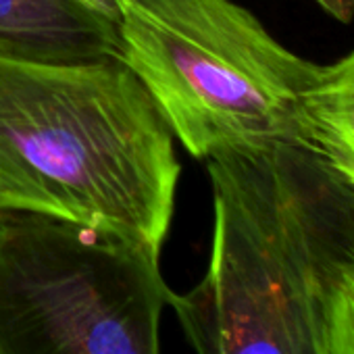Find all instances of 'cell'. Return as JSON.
Returning a JSON list of instances; mask_svg holds the SVG:
<instances>
[{
	"mask_svg": "<svg viewBox=\"0 0 354 354\" xmlns=\"http://www.w3.org/2000/svg\"><path fill=\"white\" fill-rule=\"evenodd\" d=\"M213 242L169 306L196 354H321V308L354 244V182L298 144L207 158Z\"/></svg>",
	"mask_w": 354,
	"mask_h": 354,
	"instance_id": "obj_1",
	"label": "cell"
},
{
	"mask_svg": "<svg viewBox=\"0 0 354 354\" xmlns=\"http://www.w3.org/2000/svg\"><path fill=\"white\" fill-rule=\"evenodd\" d=\"M321 354H354V244L337 263L325 290Z\"/></svg>",
	"mask_w": 354,
	"mask_h": 354,
	"instance_id": "obj_7",
	"label": "cell"
},
{
	"mask_svg": "<svg viewBox=\"0 0 354 354\" xmlns=\"http://www.w3.org/2000/svg\"><path fill=\"white\" fill-rule=\"evenodd\" d=\"M117 3H119V7H121L123 3H127V0H117Z\"/></svg>",
	"mask_w": 354,
	"mask_h": 354,
	"instance_id": "obj_10",
	"label": "cell"
},
{
	"mask_svg": "<svg viewBox=\"0 0 354 354\" xmlns=\"http://www.w3.org/2000/svg\"><path fill=\"white\" fill-rule=\"evenodd\" d=\"M313 3L339 24H350L354 19V0H313Z\"/></svg>",
	"mask_w": 354,
	"mask_h": 354,
	"instance_id": "obj_8",
	"label": "cell"
},
{
	"mask_svg": "<svg viewBox=\"0 0 354 354\" xmlns=\"http://www.w3.org/2000/svg\"><path fill=\"white\" fill-rule=\"evenodd\" d=\"M304 148L354 182V50L319 73L304 94Z\"/></svg>",
	"mask_w": 354,
	"mask_h": 354,
	"instance_id": "obj_6",
	"label": "cell"
},
{
	"mask_svg": "<svg viewBox=\"0 0 354 354\" xmlns=\"http://www.w3.org/2000/svg\"><path fill=\"white\" fill-rule=\"evenodd\" d=\"M121 59L194 158L265 144L304 148V94L319 67L234 0H129Z\"/></svg>",
	"mask_w": 354,
	"mask_h": 354,
	"instance_id": "obj_3",
	"label": "cell"
},
{
	"mask_svg": "<svg viewBox=\"0 0 354 354\" xmlns=\"http://www.w3.org/2000/svg\"><path fill=\"white\" fill-rule=\"evenodd\" d=\"M158 252L71 221L0 217V354H160Z\"/></svg>",
	"mask_w": 354,
	"mask_h": 354,
	"instance_id": "obj_4",
	"label": "cell"
},
{
	"mask_svg": "<svg viewBox=\"0 0 354 354\" xmlns=\"http://www.w3.org/2000/svg\"><path fill=\"white\" fill-rule=\"evenodd\" d=\"M154 98L121 57L0 53V213H36L160 252L180 160Z\"/></svg>",
	"mask_w": 354,
	"mask_h": 354,
	"instance_id": "obj_2",
	"label": "cell"
},
{
	"mask_svg": "<svg viewBox=\"0 0 354 354\" xmlns=\"http://www.w3.org/2000/svg\"><path fill=\"white\" fill-rule=\"evenodd\" d=\"M86 5H90L92 9H96L98 13H102L104 17H109L111 21H119L121 11H119V3L117 0H84Z\"/></svg>",
	"mask_w": 354,
	"mask_h": 354,
	"instance_id": "obj_9",
	"label": "cell"
},
{
	"mask_svg": "<svg viewBox=\"0 0 354 354\" xmlns=\"http://www.w3.org/2000/svg\"><path fill=\"white\" fill-rule=\"evenodd\" d=\"M0 53L34 61L121 57L117 24L84 0H0Z\"/></svg>",
	"mask_w": 354,
	"mask_h": 354,
	"instance_id": "obj_5",
	"label": "cell"
}]
</instances>
